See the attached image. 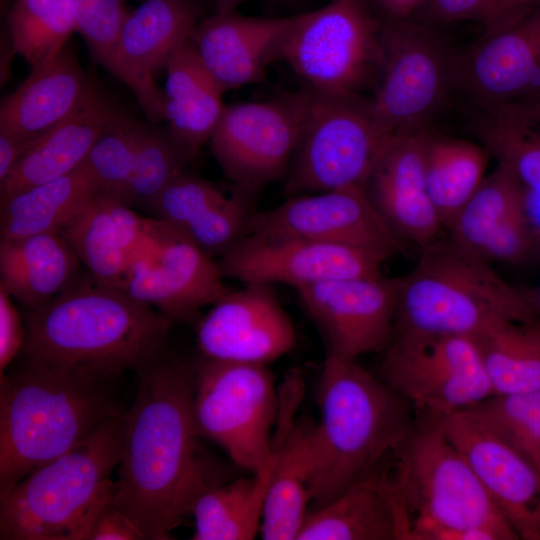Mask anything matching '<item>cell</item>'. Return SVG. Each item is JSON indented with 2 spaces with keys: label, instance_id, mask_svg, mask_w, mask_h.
<instances>
[{
  "label": "cell",
  "instance_id": "obj_1",
  "mask_svg": "<svg viewBox=\"0 0 540 540\" xmlns=\"http://www.w3.org/2000/svg\"><path fill=\"white\" fill-rule=\"evenodd\" d=\"M137 375L112 502L145 539L167 540L213 484L198 454L195 364L164 352Z\"/></svg>",
  "mask_w": 540,
  "mask_h": 540
},
{
  "label": "cell",
  "instance_id": "obj_2",
  "mask_svg": "<svg viewBox=\"0 0 540 540\" xmlns=\"http://www.w3.org/2000/svg\"><path fill=\"white\" fill-rule=\"evenodd\" d=\"M22 362L110 381L136 373L165 352L171 322L120 287L89 272L44 305L26 310Z\"/></svg>",
  "mask_w": 540,
  "mask_h": 540
},
{
  "label": "cell",
  "instance_id": "obj_3",
  "mask_svg": "<svg viewBox=\"0 0 540 540\" xmlns=\"http://www.w3.org/2000/svg\"><path fill=\"white\" fill-rule=\"evenodd\" d=\"M318 403L313 508L374 472L415 421L411 405L357 359L328 354L320 375Z\"/></svg>",
  "mask_w": 540,
  "mask_h": 540
},
{
  "label": "cell",
  "instance_id": "obj_4",
  "mask_svg": "<svg viewBox=\"0 0 540 540\" xmlns=\"http://www.w3.org/2000/svg\"><path fill=\"white\" fill-rule=\"evenodd\" d=\"M540 320V296L503 278L452 237L420 249L399 278L395 333L475 338L503 321Z\"/></svg>",
  "mask_w": 540,
  "mask_h": 540
},
{
  "label": "cell",
  "instance_id": "obj_5",
  "mask_svg": "<svg viewBox=\"0 0 540 540\" xmlns=\"http://www.w3.org/2000/svg\"><path fill=\"white\" fill-rule=\"evenodd\" d=\"M384 476L409 523L408 540H518L438 421L416 416Z\"/></svg>",
  "mask_w": 540,
  "mask_h": 540
},
{
  "label": "cell",
  "instance_id": "obj_6",
  "mask_svg": "<svg viewBox=\"0 0 540 540\" xmlns=\"http://www.w3.org/2000/svg\"><path fill=\"white\" fill-rule=\"evenodd\" d=\"M109 381L21 362L0 377V493L122 413Z\"/></svg>",
  "mask_w": 540,
  "mask_h": 540
},
{
  "label": "cell",
  "instance_id": "obj_7",
  "mask_svg": "<svg viewBox=\"0 0 540 540\" xmlns=\"http://www.w3.org/2000/svg\"><path fill=\"white\" fill-rule=\"evenodd\" d=\"M123 415L0 493L1 540H90L96 518L113 501Z\"/></svg>",
  "mask_w": 540,
  "mask_h": 540
},
{
  "label": "cell",
  "instance_id": "obj_8",
  "mask_svg": "<svg viewBox=\"0 0 540 540\" xmlns=\"http://www.w3.org/2000/svg\"><path fill=\"white\" fill-rule=\"evenodd\" d=\"M297 144L286 173L287 197L360 185L389 139L375 123L371 98L301 89Z\"/></svg>",
  "mask_w": 540,
  "mask_h": 540
},
{
  "label": "cell",
  "instance_id": "obj_9",
  "mask_svg": "<svg viewBox=\"0 0 540 540\" xmlns=\"http://www.w3.org/2000/svg\"><path fill=\"white\" fill-rule=\"evenodd\" d=\"M382 62L371 98L376 126L388 139L430 129L458 88L459 59L436 26L383 20Z\"/></svg>",
  "mask_w": 540,
  "mask_h": 540
},
{
  "label": "cell",
  "instance_id": "obj_10",
  "mask_svg": "<svg viewBox=\"0 0 540 540\" xmlns=\"http://www.w3.org/2000/svg\"><path fill=\"white\" fill-rule=\"evenodd\" d=\"M381 29L369 0H329L293 16L278 61L311 89L361 94L379 77Z\"/></svg>",
  "mask_w": 540,
  "mask_h": 540
},
{
  "label": "cell",
  "instance_id": "obj_11",
  "mask_svg": "<svg viewBox=\"0 0 540 540\" xmlns=\"http://www.w3.org/2000/svg\"><path fill=\"white\" fill-rule=\"evenodd\" d=\"M280 398L266 365L203 357L195 363L193 417L199 436L252 473L274 456Z\"/></svg>",
  "mask_w": 540,
  "mask_h": 540
},
{
  "label": "cell",
  "instance_id": "obj_12",
  "mask_svg": "<svg viewBox=\"0 0 540 540\" xmlns=\"http://www.w3.org/2000/svg\"><path fill=\"white\" fill-rule=\"evenodd\" d=\"M380 375L417 416L441 417L493 395L477 343L466 336L394 333Z\"/></svg>",
  "mask_w": 540,
  "mask_h": 540
},
{
  "label": "cell",
  "instance_id": "obj_13",
  "mask_svg": "<svg viewBox=\"0 0 540 540\" xmlns=\"http://www.w3.org/2000/svg\"><path fill=\"white\" fill-rule=\"evenodd\" d=\"M301 110V90L266 101L225 105L209 145L237 189L253 194L286 176L297 144Z\"/></svg>",
  "mask_w": 540,
  "mask_h": 540
},
{
  "label": "cell",
  "instance_id": "obj_14",
  "mask_svg": "<svg viewBox=\"0 0 540 540\" xmlns=\"http://www.w3.org/2000/svg\"><path fill=\"white\" fill-rule=\"evenodd\" d=\"M294 235L352 247L384 262L406 254V245L377 212L363 187L351 185L287 197L278 206L255 211L247 234Z\"/></svg>",
  "mask_w": 540,
  "mask_h": 540
},
{
  "label": "cell",
  "instance_id": "obj_15",
  "mask_svg": "<svg viewBox=\"0 0 540 540\" xmlns=\"http://www.w3.org/2000/svg\"><path fill=\"white\" fill-rule=\"evenodd\" d=\"M224 278L299 289L323 281L381 275V260L361 250L294 235L246 234L218 259Z\"/></svg>",
  "mask_w": 540,
  "mask_h": 540
},
{
  "label": "cell",
  "instance_id": "obj_16",
  "mask_svg": "<svg viewBox=\"0 0 540 540\" xmlns=\"http://www.w3.org/2000/svg\"><path fill=\"white\" fill-rule=\"evenodd\" d=\"M296 291L325 335L329 355L357 359L383 351L394 336L399 278L336 279Z\"/></svg>",
  "mask_w": 540,
  "mask_h": 540
},
{
  "label": "cell",
  "instance_id": "obj_17",
  "mask_svg": "<svg viewBox=\"0 0 540 540\" xmlns=\"http://www.w3.org/2000/svg\"><path fill=\"white\" fill-rule=\"evenodd\" d=\"M458 88L478 108L540 95V3L485 30L460 54Z\"/></svg>",
  "mask_w": 540,
  "mask_h": 540
},
{
  "label": "cell",
  "instance_id": "obj_18",
  "mask_svg": "<svg viewBox=\"0 0 540 540\" xmlns=\"http://www.w3.org/2000/svg\"><path fill=\"white\" fill-rule=\"evenodd\" d=\"M437 419L520 539L540 540V472L468 409Z\"/></svg>",
  "mask_w": 540,
  "mask_h": 540
},
{
  "label": "cell",
  "instance_id": "obj_19",
  "mask_svg": "<svg viewBox=\"0 0 540 540\" xmlns=\"http://www.w3.org/2000/svg\"><path fill=\"white\" fill-rule=\"evenodd\" d=\"M223 278L215 258L169 226L162 240L132 264L122 289L172 324L192 320L219 300L228 291Z\"/></svg>",
  "mask_w": 540,
  "mask_h": 540
},
{
  "label": "cell",
  "instance_id": "obj_20",
  "mask_svg": "<svg viewBox=\"0 0 540 540\" xmlns=\"http://www.w3.org/2000/svg\"><path fill=\"white\" fill-rule=\"evenodd\" d=\"M295 343L293 323L267 285L228 290L197 326L198 347L209 359L267 365Z\"/></svg>",
  "mask_w": 540,
  "mask_h": 540
},
{
  "label": "cell",
  "instance_id": "obj_21",
  "mask_svg": "<svg viewBox=\"0 0 540 540\" xmlns=\"http://www.w3.org/2000/svg\"><path fill=\"white\" fill-rule=\"evenodd\" d=\"M430 131L390 137L362 185L393 233L406 246L419 250L437 240L444 229L425 179V148Z\"/></svg>",
  "mask_w": 540,
  "mask_h": 540
},
{
  "label": "cell",
  "instance_id": "obj_22",
  "mask_svg": "<svg viewBox=\"0 0 540 540\" xmlns=\"http://www.w3.org/2000/svg\"><path fill=\"white\" fill-rule=\"evenodd\" d=\"M526 192L507 167L497 164L449 227L450 237L490 263H527L538 252L540 239L528 214Z\"/></svg>",
  "mask_w": 540,
  "mask_h": 540
},
{
  "label": "cell",
  "instance_id": "obj_23",
  "mask_svg": "<svg viewBox=\"0 0 540 540\" xmlns=\"http://www.w3.org/2000/svg\"><path fill=\"white\" fill-rule=\"evenodd\" d=\"M169 226L138 215L105 193L93 196L60 235L93 277L122 288L132 264L153 249Z\"/></svg>",
  "mask_w": 540,
  "mask_h": 540
},
{
  "label": "cell",
  "instance_id": "obj_24",
  "mask_svg": "<svg viewBox=\"0 0 540 540\" xmlns=\"http://www.w3.org/2000/svg\"><path fill=\"white\" fill-rule=\"evenodd\" d=\"M227 194L212 182L183 170L152 201L154 218L218 259L247 234L255 211L249 193Z\"/></svg>",
  "mask_w": 540,
  "mask_h": 540
},
{
  "label": "cell",
  "instance_id": "obj_25",
  "mask_svg": "<svg viewBox=\"0 0 540 540\" xmlns=\"http://www.w3.org/2000/svg\"><path fill=\"white\" fill-rule=\"evenodd\" d=\"M292 19L216 12L198 22L190 40L227 91L265 80L267 66L278 61Z\"/></svg>",
  "mask_w": 540,
  "mask_h": 540
},
{
  "label": "cell",
  "instance_id": "obj_26",
  "mask_svg": "<svg viewBox=\"0 0 540 540\" xmlns=\"http://www.w3.org/2000/svg\"><path fill=\"white\" fill-rule=\"evenodd\" d=\"M197 0H145L129 11L122 29L123 57L143 87L148 100L146 115L165 119L166 96L155 81L174 51L187 41L201 20Z\"/></svg>",
  "mask_w": 540,
  "mask_h": 540
},
{
  "label": "cell",
  "instance_id": "obj_27",
  "mask_svg": "<svg viewBox=\"0 0 540 540\" xmlns=\"http://www.w3.org/2000/svg\"><path fill=\"white\" fill-rule=\"evenodd\" d=\"M124 119L98 90L76 112L32 141L8 177L0 183V198L5 199L75 170L94 144Z\"/></svg>",
  "mask_w": 540,
  "mask_h": 540
},
{
  "label": "cell",
  "instance_id": "obj_28",
  "mask_svg": "<svg viewBox=\"0 0 540 540\" xmlns=\"http://www.w3.org/2000/svg\"><path fill=\"white\" fill-rule=\"evenodd\" d=\"M75 53L67 46L5 97L0 107V131L36 138L63 121L96 92Z\"/></svg>",
  "mask_w": 540,
  "mask_h": 540
},
{
  "label": "cell",
  "instance_id": "obj_29",
  "mask_svg": "<svg viewBox=\"0 0 540 540\" xmlns=\"http://www.w3.org/2000/svg\"><path fill=\"white\" fill-rule=\"evenodd\" d=\"M279 410L281 425L274 433L275 465L265 496L260 534L266 540H295L309 512L317 476L315 424L294 426L285 410L284 415Z\"/></svg>",
  "mask_w": 540,
  "mask_h": 540
},
{
  "label": "cell",
  "instance_id": "obj_30",
  "mask_svg": "<svg viewBox=\"0 0 540 540\" xmlns=\"http://www.w3.org/2000/svg\"><path fill=\"white\" fill-rule=\"evenodd\" d=\"M404 509L384 473L372 472L309 510L298 540H408Z\"/></svg>",
  "mask_w": 540,
  "mask_h": 540
},
{
  "label": "cell",
  "instance_id": "obj_31",
  "mask_svg": "<svg viewBox=\"0 0 540 540\" xmlns=\"http://www.w3.org/2000/svg\"><path fill=\"white\" fill-rule=\"evenodd\" d=\"M165 70L167 133L190 162L209 142L225 107V90L202 62L190 38L170 56Z\"/></svg>",
  "mask_w": 540,
  "mask_h": 540
},
{
  "label": "cell",
  "instance_id": "obj_32",
  "mask_svg": "<svg viewBox=\"0 0 540 540\" xmlns=\"http://www.w3.org/2000/svg\"><path fill=\"white\" fill-rule=\"evenodd\" d=\"M80 264L60 234L0 241V286L26 310L57 296L79 276Z\"/></svg>",
  "mask_w": 540,
  "mask_h": 540
},
{
  "label": "cell",
  "instance_id": "obj_33",
  "mask_svg": "<svg viewBox=\"0 0 540 540\" xmlns=\"http://www.w3.org/2000/svg\"><path fill=\"white\" fill-rule=\"evenodd\" d=\"M100 189L82 163L57 179L1 199V239L60 232Z\"/></svg>",
  "mask_w": 540,
  "mask_h": 540
},
{
  "label": "cell",
  "instance_id": "obj_34",
  "mask_svg": "<svg viewBox=\"0 0 540 540\" xmlns=\"http://www.w3.org/2000/svg\"><path fill=\"white\" fill-rule=\"evenodd\" d=\"M474 131L497 164L540 194V103L521 100L479 108Z\"/></svg>",
  "mask_w": 540,
  "mask_h": 540
},
{
  "label": "cell",
  "instance_id": "obj_35",
  "mask_svg": "<svg viewBox=\"0 0 540 540\" xmlns=\"http://www.w3.org/2000/svg\"><path fill=\"white\" fill-rule=\"evenodd\" d=\"M271 463L251 478L211 484L196 499L193 540H250L260 532L265 496L275 465Z\"/></svg>",
  "mask_w": 540,
  "mask_h": 540
},
{
  "label": "cell",
  "instance_id": "obj_36",
  "mask_svg": "<svg viewBox=\"0 0 540 540\" xmlns=\"http://www.w3.org/2000/svg\"><path fill=\"white\" fill-rule=\"evenodd\" d=\"M489 156L482 145L430 131L425 148V179L444 229H449L482 183Z\"/></svg>",
  "mask_w": 540,
  "mask_h": 540
},
{
  "label": "cell",
  "instance_id": "obj_37",
  "mask_svg": "<svg viewBox=\"0 0 540 540\" xmlns=\"http://www.w3.org/2000/svg\"><path fill=\"white\" fill-rule=\"evenodd\" d=\"M474 339L493 395L540 390V320L503 321Z\"/></svg>",
  "mask_w": 540,
  "mask_h": 540
},
{
  "label": "cell",
  "instance_id": "obj_38",
  "mask_svg": "<svg viewBox=\"0 0 540 540\" xmlns=\"http://www.w3.org/2000/svg\"><path fill=\"white\" fill-rule=\"evenodd\" d=\"M15 53L36 68L55 58L76 31L70 0H17L8 13Z\"/></svg>",
  "mask_w": 540,
  "mask_h": 540
},
{
  "label": "cell",
  "instance_id": "obj_39",
  "mask_svg": "<svg viewBox=\"0 0 540 540\" xmlns=\"http://www.w3.org/2000/svg\"><path fill=\"white\" fill-rule=\"evenodd\" d=\"M70 5L75 29L93 59L132 90L146 113L145 91L122 54V29L129 14L124 0H70Z\"/></svg>",
  "mask_w": 540,
  "mask_h": 540
},
{
  "label": "cell",
  "instance_id": "obj_40",
  "mask_svg": "<svg viewBox=\"0 0 540 540\" xmlns=\"http://www.w3.org/2000/svg\"><path fill=\"white\" fill-rule=\"evenodd\" d=\"M468 410L540 472V390L492 395Z\"/></svg>",
  "mask_w": 540,
  "mask_h": 540
},
{
  "label": "cell",
  "instance_id": "obj_41",
  "mask_svg": "<svg viewBox=\"0 0 540 540\" xmlns=\"http://www.w3.org/2000/svg\"><path fill=\"white\" fill-rule=\"evenodd\" d=\"M188 159L167 132L139 125L124 202L146 208L183 170Z\"/></svg>",
  "mask_w": 540,
  "mask_h": 540
},
{
  "label": "cell",
  "instance_id": "obj_42",
  "mask_svg": "<svg viewBox=\"0 0 540 540\" xmlns=\"http://www.w3.org/2000/svg\"><path fill=\"white\" fill-rule=\"evenodd\" d=\"M138 127L139 124L124 119L94 144L83 162L100 192L123 202L132 170Z\"/></svg>",
  "mask_w": 540,
  "mask_h": 540
},
{
  "label": "cell",
  "instance_id": "obj_43",
  "mask_svg": "<svg viewBox=\"0 0 540 540\" xmlns=\"http://www.w3.org/2000/svg\"><path fill=\"white\" fill-rule=\"evenodd\" d=\"M495 0H428L412 18L440 26L460 21H477L486 29L492 18Z\"/></svg>",
  "mask_w": 540,
  "mask_h": 540
},
{
  "label": "cell",
  "instance_id": "obj_44",
  "mask_svg": "<svg viewBox=\"0 0 540 540\" xmlns=\"http://www.w3.org/2000/svg\"><path fill=\"white\" fill-rule=\"evenodd\" d=\"M11 295L0 286V373L20 354L25 341V324L12 302Z\"/></svg>",
  "mask_w": 540,
  "mask_h": 540
},
{
  "label": "cell",
  "instance_id": "obj_45",
  "mask_svg": "<svg viewBox=\"0 0 540 540\" xmlns=\"http://www.w3.org/2000/svg\"><path fill=\"white\" fill-rule=\"evenodd\" d=\"M137 525L113 502L107 504L96 518L90 540H143Z\"/></svg>",
  "mask_w": 540,
  "mask_h": 540
},
{
  "label": "cell",
  "instance_id": "obj_46",
  "mask_svg": "<svg viewBox=\"0 0 540 540\" xmlns=\"http://www.w3.org/2000/svg\"><path fill=\"white\" fill-rule=\"evenodd\" d=\"M34 139L0 131V183L8 177Z\"/></svg>",
  "mask_w": 540,
  "mask_h": 540
},
{
  "label": "cell",
  "instance_id": "obj_47",
  "mask_svg": "<svg viewBox=\"0 0 540 540\" xmlns=\"http://www.w3.org/2000/svg\"><path fill=\"white\" fill-rule=\"evenodd\" d=\"M428 0H369L383 20L412 19Z\"/></svg>",
  "mask_w": 540,
  "mask_h": 540
},
{
  "label": "cell",
  "instance_id": "obj_48",
  "mask_svg": "<svg viewBox=\"0 0 540 540\" xmlns=\"http://www.w3.org/2000/svg\"><path fill=\"white\" fill-rule=\"evenodd\" d=\"M539 3L540 0H495L491 22L485 30L494 28Z\"/></svg>",
  "mask_w": 540,
  "mask_h": 540
},
{
  "label": "cell",
  "instance_id": "obj_49",
  "mask_svg": "<svg viewBox=\"0 0 540 540\" xmlns=\"http://www.w3.org/2000/svg\"><path fill=\"white\" fill-rule=\"evenodd\" d=\"M216 6V12L226 13L237 10V8L248 0H213ZM280 1V0H272Z\"/></svg>",
  "mask_w": 540,
  "mask_h": 540
},
{
  "label": "cell",
  "instance_id": "obj_50",
  "mask_svg": "<svg viewBox=\"0 0 540 540\" xmlns=\"http://www.w3.org/2000/svg\"><path fill=\"white\" fill-rule=\"evenodd\" d=\"M534 100L540 103V95Z\"/></svg>",
  "mask_w": 540,
  "mask_h": 540
}]
</instances>
